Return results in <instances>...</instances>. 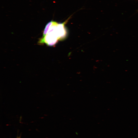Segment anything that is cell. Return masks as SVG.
<instances>
[{
	"instance_id": "obj_1",
	"label": "cell",
	"mask_w": 138,
	"mask_h": 138,
	"mask_svg": "<svg viewBox=\"0 0 138 138\" xmlns=\"http://www.w3.org/2000/svg\"><path fill=\"white\" fill-rule=\"evenodd\" d=\"M57 24L55 21H50L47 33L44 37L39 39L38 42L39 44H42L45 43L48 46H52L56 44L59 40L56 31Z\"/></svg>"
},
{
	"instance_id": "obj_2",
	"label": "cell",
	"mask_w": 138,
	"mask_h": 138,
	"mask_svg": "<svg viewBox=\"0 0 138 138\" xmlns=\"http://www.w3.org/2000/svg\"><path fill=\"white\" fill-rule=\"evenodd\" d=\"M67 20L63 23H58L56 27L57 34L59 40H62L65 38L67 35V32L65 25Z\"/></svg>"
},
{
	"instance_id": "obj_3",
	"label": "cell",
	"mask_w": 138,
	"mask_h": 138,
	"mask_svg": "<svg viewBox=\"0 0 138 138\" xmlns=\"http://www.w3.org/2000/svg\"></svg>"
}]
</instances>
